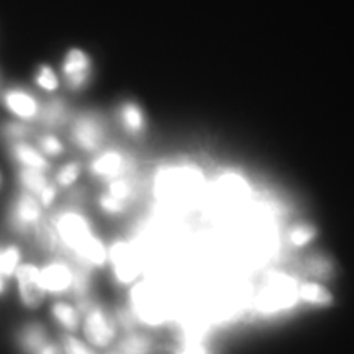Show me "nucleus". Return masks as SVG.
<instances>
[{"label": "nucleus", "instance_id": "cd10ccee", "mask_svg": "<svg viewBox=\"0 0 354 354\" xmlns=\"http://www.w3.org/2000/svg\"><path fill=\"white\" fill-rule=\"evenodd\" d=\"M110 196L120 202L127 201L128 196H130V187H128V184L123 183V180H118V183H113L110 185Z\"/></svg>", "mask_w": 354, "mask_h": 354}, {"label": "nucleus", "instance_id": "4be33fe9", "mask_svg": "<svg viewBox=\"0 0 354 354\" xmlns=\"http://www.w3.org/2000/svg\"><path fill=\"white\" fill-rule=\"evenodd\" d=\"M310 272L313 277H328L331 274V264L328 259L317 256L310 261Z\"/></svg>", "mask_w": 354, "mask_h": 354}, {"label": "nucleus", "instance_id": "7c9ffc66", "mask_svg": "<svg viewBox=\"0 0 354 354\" xmlns=\"http://www.w3.org/2000/svg\"><path fill=\"white\" fill-rule=\"evenodd\" d=\"M39 198H41V203L44 207H48L50 205V203L53 202V198H55V189L53 187H50V185H48L46 189L43 190L41 194H39Z\"/></svg>", "mask_w": 354, "mask_h": 354}, {"label": "nucleus", "instance_id": "7ed1b4c3", "mask_svg": "<svg viewBox=\"0 0 354 354\" xmlns=\"http://www.w3.org/2000/svg\"><path fill=\"white\" fill-rule=\"evenodd\" d=\"M57 232L63 238L66 246L76 251L82 259L94 266H104L107 261V251L97 240L94 233L88 228L87 221L77 214H66L57 221Z\"/></svg>", "mask_w": 354, "mask_h": 354}, {"label": "nucleus", "instance_id": "0eeeda50", "mask_svg": "<svg viewBox=\"0 0 354 354\" xmlns=\"http://www.w3.org/2000/svg\"><path fill=\"white\" fill-rule=\"evenodd\" d=\"M84 335L91 344L99 348L109 346L115 338V326L104 310L95 307L88 312L84 322Z\"/></svg>", "mask_w": 354, "mask_h": 354}, {"label": "nucleus", "instance_id": "20e7f679", "mask_svg": "<svg viewBox=\"0 0 354 354\" xmlns=\"http://www.w3.org/2000/svg\"><path fill=\"white\" fill-rule=\"evenodd\" d=\"M203 179L201 172L189 167L166 169L156 179V196L169 205H185L201 196Z\"/></svg>", "mask_w": 354, "mask_h": 354}, {"label": "nucleus", "instance_id": "2f4dec72", "mask_svg": "<svg viewBox=\"0 0 354 354\" xmlns=\"http://www.w3.org/2000/svg\"><path fill=\"white\" fill-rule=\"evenodd\" d=\"M38 354H59V351H57V348L55 346V344H44V346L39 349Z\"/></svg>", "mask_w": 354, "mask_h": 354}, {"label": "nucleus", "instance_id": "f8f14e48", "mask_svg": "<svg viewBox=\"0 0 354 354\" xmlns=\"http://www.w3.org/2000/svg\"><path fill=\"white\" fill-rule=\"evenodd\" d=\"M87 66H88V61H87V57L84 56V53L77 51V50L69 53L68 59H66L64 73L68 74L71 86H74V87L81 86L84 77H86Z\"/></svg>", "mask_w": 354, "mask_h": 354}, {"label": "nucleus", "instance_id": "c756f323", "mask_svg": "<svg viewBox=\"0 0 354 354\" xmlns=\"http://www.w3.org/2000/svg\"><path fill=\"white\" fill-rule=\"evenodd\" d=\"M100 203H102V207H104V210L110 212V214H118V212L123 210V202L117 201V198L110 196V194L109 196L102 197Z\"/></svg>", "mask_w": 354, "mask_h": 354}, {"label": "nucleus", "instance_id": "9b49d317", "mask_svg": "<svg viewBox=\"0 0 354 354\" xmlns=\"http://www.w3.org/2000/svg\"><path fill=\"white\" fill-rule=\"evenodd\" d=\"M6 104L13 113H17L21 118H32L37 115V104H35L32 97L25 94V92H8L6 95Z\"/></svg>", "mask_w": 354, "mask_h": 354}, {"label": "nucleus", "instance_id": "6ab92c4d", "mask_svg": "<svg viewBox=\"0 0 354 354\" xmlns=\"http://www.w3.org/2000/svg\"><path fill=\"white\" fill-rule=\"evenodd\" d=\"M315 228L310 227V225H297L290 230L289 233V241L295 248H304L307 246L310 241H313L315 238Z\"/></svg>", "mask_w": 354, "mask_h": 354}, {"label": "nucleus", "instance_id": "dca6fc26", "mask_svg": "<svg viewBox=\"0 0 354 354\" xmlns=\"http://www.w3.org/2000/svg\"><path fill=\"white\" fill-rule=\"evenodd\" d=\"M122 169V156L117 153H107L92 165L97 176H117Z\"/></svg>", "mask_w": 354, "mask_h": 354}, {"label": "nucleus", "instance_id": "2eb2a0df", "mask_svg": "<svg viewBox=\"0 0 354 354\" xmlns=\"http://www.w3.org/2000/svg\"><path fill=\"white\" fill-rule=\"evenodd\" d=\"M76 141L82 148L86 149H94L99 145V138H100V131L99 128L95 127V123L92 122H81L76 128Z\"/></svg>", "mask_w": 354, "mask_h": 354}, {"label": "nucleus", "instance_id": "6e6552de", "mask_svg": "<svg viewBox=\"0 0 354 354\" xmlns=\"http://www.w3.org/2000/svg\"><path fill=\"white\" fill-rule=\"evenodd\" d=\"M74 276L66 264H51L39 271V282L46 292H64L73 284Z\"/></svg>", "mask_w": 354, "mask_h": 354}, {"label": "nucleus", "instance_id": "393cba45", "mask_svg": "<svg viewBox=\"0 0 354 354\" xmlns=\"http://www.w3.org/2000/svg\"><path fill=\"white\" fill-rule=\"evenodd\" d=\"M79 172H81V167H79L76 162L68 165L63 167V171H61L59 174H57V183L61 185H71L79 177Z\"/></svg>", "mask_w": 354, "mask_h": 354}, {"label": "nucleus", "instance_id": "5701e85b", "mask_svg": "<svg viewBox=\"0 0 354 354\" xmlns=\"http://www.w3.org/2000/svg\"><path fill=\"white\" fill-rule=\"evenodd\" d=\"M64 351L66 354H95L86 343H82L77 338H73V336L64 339Z\"/></svg>", "mask_w": 354, "mask_h": 354}, {"label": "nucleus", "instance_id": "ddd939ff", "mask_svg": "<svg viewBox=\"0 0 354 354\" xmlns=\"http://www.w3.org/2000/svg\"><path fill=\"white\" fill-rule=\"evenodd\" d=\"M15 156L19 161L24 162L26 167H32V169H38V171H43L48 167V162L46 159H44L41 154H39L37 149H33L32 146L28 145H17L15 146Z\"/></svg>", "mask_w": 354, "mask_h": 354}, {"label": "nucleus", "instance_id": "39448f33", "mask_svg": "<svg viewBox=\"0 0 354 354\" xmlns=\"http://www.w3.org/2000/svg\"><path fill=\"white\" fill-rule=\"evenodd\" d=\"M110 261H112L115 276L123 284H130L140 276L141 259L138 251L128 243H115L110 250Z\"/></svg>", "mask_w": 354, "mask_h": 354}, {"label": "nucleus", "instance_id": "a211bd4d", "mask_svg": "<svg viewBox=\"0 0 354 354\" xmlns=\"http://www.w3.org/2000/svg\"><path fill=\"white\" fill-rule=\"evenodd\" d=\"M20 177H21V183H24L25 187L30 189L35 194H38V196L48 187L46 179L43 177L41 171H38V169H32V167H30V169L21 171Z\"/></svg>", "mask_w": 354, "mask_h": 354}, {"label": "nucleus", "instance_id": "f257e3e1", "mask_svg": "<svg viewBox=\"0 0 354 354\" xmlns=\"http://www.w3.org/2000/svg\"><path fill=\"white\" fill-rule=\"evenodd\" d=\"M131 312L146 325L159 326L174 317L176 294L165 281H145L131 289Z\"/></svg>", "mask_w": 354, "mask_h": 354}, {"label": "nucleus", "instance_id": "bb28decb", "mask_svg": "<svg viewBox=\"0 0 354 354\" xmlns=\"http://www.w3.org/2000/svg\"><path fill=\"white\" fill-rule=\"evenodd\" d=\"M176 354H209V351L201 339H185Z\"/></svg>", "mask_w": 354, "mask_h": 354}, {"label": "nucleus", "instance_id": "f03ea898", "mask_svg": "<svg viewBox=\"0 0 354 354\" xmlns=\"http://www.w3.org/2000/svg\"><path fill=\"white\" fill-rule=\"evenodd\" d=\"M297 279L284 272L266 276L253 297L254 310L263 317H276L292 310L300 302Z\"/></svg>", "mask_w": 354, "mask_h": 354}, {"label": "nucleus", "instance_id": "412c9836", "mask_svg": "<svg viewBox=\"0 0 354 354\" xmlns=\"http://www.w3.org/2000/svg\"><path fill=\"white\" fill-rule=\"evenodd\" d=\"M25 344L30 351H33L37 354L39 353V349H41L44 344H48L46 335H44V330L41 328V326H32V328L26 331Z\"/></svg>", "mask_w": 354, "mask_h": 354}, {"label": "nucleus", "instance_id": "9d476101", "mask_svg": "<svg viewBox=\"0 0 354 354\" xmlns=\"http://www.w3.org/2000/svg\"><path fill=\"white\" fill-rule=\"evenodd\" d=\"M39 205L32 196H24L19 198L15 205V221L21 227H35L39 221Z\"/></svg>", "mask_w": 354, "mask_h": 354}, {"label": "nucleus", "instance_id": "f3484780", "mask_svg": "<svg viewBox=\"0 0 354 354\" xmlns=\"http://www.w3.org/2000/svg\"><path fill=\"white\" fill-rule=\"evenodd\" d=\"M123 354H149L151 353V342L146 336L131 335L122 343Z\"/></svg>", "mask_w": 354, "mask_h": 354}, {"label": "nucleus", "instance_id": "1a4fd4ad", "mask_svg": "<svg viewBox=\"0 0 354 354\" xmlns=\"http://www.w3.org/2000/svg\"><path fill=\"white\" fill-rule=\"evenodd\" d=\"M299 299L300 302L318 308L330 307L333 304V295L330 294V290L315 281H307L299 286Z\"/></svg>", "mask_w": 354, "mask_h": 354}, {"label": "nucleus", "instance_id": "a878e982", "mask_svg": "<svg viewBox=\"0 0 354 354\" xmlns=\"http://www.w3.org/2000/svg\"><path fill=\"white\" fill-rule=\"evenodd\" d=\"M38 84L43 88H46V91H55V88L57 87V79L55 76V73H53L50 68L43 66L41 71H39V74H38Z\"/></svg>", "mask_w": 354, "mask_h": 354}, {"label": "nucleus", "instance_id": "473e14b6", "mask_svg": "<svg viewBox=\"0 0 354 354\" xmlns=\"http://www.w3.org/2000/svg\"><path fill=\"white\" fill-rule=\"evenodd\" d=\"M3 290V282H2V279H0V292Z\"/></svg>", "mask_w": 354, "mask_h": 354}, {"label": "nucleus", "instance_id": "4468645a", "mask_svg": "<svg viewBox=\"0 0 354 354\" xmlns=\"http://www.w3.org/2000/svg\"><path fill=\"white\" fill-rule=\"evenodd\" d=\"M53 315L64 328H68L71 331L77 330L79 326V313L77 310L73 307V305L66 304V302H56L53 305Z\"/></svg>", "mask_w": 354, "mask_h": 354}, {"label": "nucleus", "instance_id": "423d86ee", "mask_svg": "<svg viewBox=\"0 0 354 354\" xmlns=\"http://www.w3.org/2000/svg\"><path fill=\"white\" fill-rule=\"evenodd\" d=\"M17 279H19L20 297L25 307L38 308L44 302L46 290L39 282V269L33 264H24L17 268Z\"/></svg>", "mask_w": 354, "mask_h": 354}, {"label": "nucleus", "instance_id": "c85d7f7f", "mask_svg": "<svg viewBox=\"0 0 354 354\" xmlns=\"http://www.w3.org/2000/svg\"><path fill=\"white\" fill-rule=\"evenodd\" d=\"M41 146L44 151L48 154H53V156H56V154L63 151V146H61V143L55 138V136H44L41 140Z\"/></svg>", "mask_w": 354, "mask_h": 354}, {"label": "nucleus", "instance_id": "aec40b11", "mask_svg": "<svg viewBox=\"0 0 354 354\" xmlns=\"http://www.w3.org/2000/svg\"><path fill=\"white\" fill-rule=\"evenodd\" d=\"M20 253L17 248H7L6 251L0 253V274L2 276H10L13 271H17Z\"/></svg>", "mask_w": 354, "mask_h": 354}, {"label": "nucleus", "instance_id": "b1692460", "mask_svg": "<svg viewBox=\"0 0 354 354\" xmlns=\"http://www.w3.org/2000/svg\"><path fill=\"white\" fill-rule=\"evenodd\" d=\"M123 122L125 125L130 128V130H140L141 127V115L138 112V109L133 107V105H128V107L123 109Z\"/></svg>", "mask_w": 354, "mask_h": 354}]
</instances>
